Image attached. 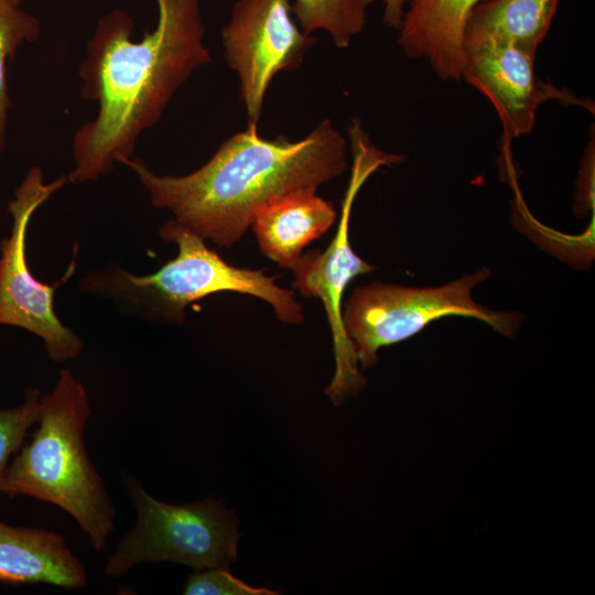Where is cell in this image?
<instances>
[{"mask_svg": "<svg viewBox=\"0 0 595 595\" xmlns=\"http://www.w3.org/2000/svg\"><path fill=\"white\" fill-rule=\"evenodd\" d=\"M158 23L132 39L133 20L105 14L79 66L82 96L98 104L73 137L72 184L95 182L130 159L142 132L162 118L177 89L212 60L204 44L201 0H156Z\"/></svg>", "mask_w": 595, "mask_h": 595, "instance_id": "cell-1", "label": "cell"}, {"mask_svg": "<svg viewBox=\"0 0 595 595\" xmlns=\"http://www.w3.org/2000/svg\"><path fill=\"white\" fill-rule=\"evenodd\" d=\"M407 0H383V23L390 28L398 30L401 26L404 3Z\"/></svg>", "mask_w": 595, "mask_h": 595, "instance_id": "cell-19", "label": "cell"}, {"mask_svg": "<svg viewBox=\"0 0 595 595\" xmlns=\"http://www.w3.org/2000/svg\"><path fill=\"white\" fill-rule=\"evenodd\" d=\"M160 236L178 247L176 257L160 269L137 275L110 263L88 272L80 281V290L111 299L129 312L167 324H183L188 304L223 291L250 294L268 302L285 324L303 322L294 292L277 285L272 277L261 270L229 264L208 248L204 239L174 219L160 228Z\"/></svg>", "mask_w": 595, "mask_h": 595, "instance_id": "cell-4", "label": "cell"}, {"mask_svg": "<svg viewBox=\"0 0 595 595\" xmlns=\"http://www.w3.org/2000/svg\"><path fill=\"white\" fill-rule=\"evenodd\" d=\"M559 0H485L470 12L464 41L496 39L536 50L547 35Z\"/></svg>", "mask_w": 595, "mask_h": 595, "instance_id": "cell-14", "label": "cell"}, {"mask_svg": "<svg viewBox=\"0 0 595 595\" xmlns=\"http://www.w3.org/2000/svg\"><path fill=\"white\" fill-rule=\"evenodd\" d=\"M314 190L296 191L273 199L255 215L251 227L264 256L284 269L295 266L303 248L336 220L334 205Z\"/></svg>", "mask_w": 595, "mask_h": 595, "instance_id": "cell-13", "label": "cell"}, {"mask_svg": "<svg viewBox=\"0 0 595 595\" xmlns=\"http://www.w3.org/2000/svg\"><path fill=\"white\" fill-rule=\"evenodd\" d=\"M91 413L84 386L62 369L54 390L41 397L36 429L8 466L0 493L29 496L69 513L95 550L115 528V510L85 446Z\"/></svg>", "mask_w": 595, "mask_h": 595, "instance_id": "cell-3", "label": "cell"}, {"mask_svg": "<svg viewBox=\"0 0 595 595\" xmlns=\"http://www.w3.org/2000/svg\"><path fill=\"white\" fill-rule=\"evenodd\" d=\"M186 595H274L278 594L266 587L250 586L234 576L228 567H209L195 570L183 587Z\"/></svg>", "mask_w": 595, "mask_h": 595, "instance_id": "cell-18", "label": "cell"}, {"mask_svg": "<svg viewBox=\"0 0 595 595\" xmlns=\"http://www.w3.org/2000/svg\"><path fill=\"white\" fill-rule=\"evenodd\" d=\"M14 0H0V153L7 144V123L10 99L7 85V63L19 46L34 42L41 34L39 21L21 10Z\"/></svg>", "mask_w": 595, "mask_h": 595, "instance_id": "cell-16", "label": "cell"}, {"mask_svg": "<svg viewBox=\"0 0 595 595\" xmlns=\"http://www.w3.org/2000/svg\"><path fill=\"white\" fill-rule=\"evenodd\" d=\"M18 4H21L24 0H14Z\"/></svg>", "mask_w": 595, "mask_h": 595, "instance_id": "cell-20", "label": "cell"}, {"mask_svg": "<svg viewBox=\"0 0 595 595\" xmlns=\"http://www.w3.org/2000/svg\"><path fill=\"white\" fill-rule=\"evenodd\" d=\"M41 397L40 390L29 388L21 405L0 409V487L10 456L22 447L29 429L36 422Z\"/></svg>", "mask_w": 595, "mask_h": 595, "instance_id": "cell-17", "label": "cell"}, {"mask_svg": "<svg viewBox=\"0 0 595 595\" xmlns=\"http://www.w3.org/2000/svg\"><path fill=\"white\" fill-rule=\"evenodd\" d=\"M0 582L77 589L86 585L87 574L63 536L0 521Z\"/></svg>", "mask_w": 595, "mask_h": 595, "instance_id": "cell-12", "label": "cell"}, {"mask_svg": "<svg viewBox=\"0 0 595 595\" xmlns=\"http://www.w3.org/2000/svg\"><path fill=\"white\" fill-rule=\"evenodd\" d=\"M375 0H292V11L301 30L311 34L325 30L339 48L365 26L367 8Z\"/></svg>", "mask_w": 595, "mask_h": 595, "instance_id": "cell-15", "label": "cell"}, {"mask_svg": "<svg viewBox=\"0 0 595 595\" xmlns=\"http://www.w3.org/2000/svg\"><path fill=\"white\" fill-rule=\"evenodd\" d=\"M221 42L225 61L239 77L248 125L257 126L273 77L299 68L316 39L293 20L292 0H237Z\"/></svg>", "mask_w": 595, "mask_h": 595, "instance_id": "cell-9", "label": "cell"}, {"mask_svg": "<svg viewBox=\"0 0 595 595\" xmlns=\"http://www.w3.org/2000/svg\"><path fill=\"white\" fill-rule=\"evenodd\" d=\"M347 143L329 119L306 137L266 139L256 125L226 140L196 171L158 175L139 159H125L153 206L219 247H231L251 227L256 213L283 195L314 190L347 169Z\"/></svg>", "mask_w": 595, "mask_h": 595, "instance_id": "cell-2", "label": "cell"}, {"mask_svg": "<svg viewBox=\"0 0 595 595\" xmlns=\"http://www.w3.org/2000/svg\"><path fill=\"white\" fill-rule=\"evenodd\" d=\"M122 479L137 520L106 564L109 576L123 575L141 563L173 562L203 570L228 567L237 560L238 521L221 501L208 497L170 505L153 498L137 478Z\"/></svg>", "mask_w": 595, "mask_h": 595, "instance_id": "cell-6", "label": "cell"}, {"mask_svg": "<svg viewBox=\"0 0 595 595\" xmlns=\"http://www.w3.org/2000/svg\"><path fill=\"white\" fill-rule=\"evenodd\" d=\"M487 268L466 273L437 288H409L383 282L356 288L342 312L343 324L363 369L378 360V350L421 332L445 316L479 320L499 334L513 337L521 316L493 311L472 299V290L490 277Z\"/></svg>", "mask_w": 595, "mask_h": 595, "instance_id": "cell-5", "label": "cell"}, {"mask_svg": "<svg viewBox=\"0 0 595 595\" xmlns=\"http://www.w3.org/2000/svg\"><path fill=\"white\" fill-rule=\"evenodd\" d=\"M536 53V50L502 40L464 41L462 78L490 100L507 139L531 132L539 105L549 98L582 104L572 94H564L537 78Z\"/></svg>", "mask_w": 595, "mask_h": 595, "instance_id": "cell-10", "label": "cell"}, {"mask_svg": "<svg viewBox=\"0 0 595 595\" xmlns=\"http://www.w3.org/2000/svg\"><path fill=\"white\" fill-rule=\"evenodd\" d=\"M348 137L353 167L335 236L325 250L315 249L302 253L292 268L293 289L306 298L320 299L327 314L336 369L325 393L335 404L357 394L366 385V379L358 370L355 349L346 334L342 316V300L349 282L357 275L376 269L358 257L350 246L348 230L353 204L360 187L374 172L404 159L402 155L379 150L357 118L349 123Z\"/></svg>", "mask_w": 595, "mask_h": 595, "instance_id": "cell-7", "label": "cell"}, {"mask_svg": "<svg viewBox=\"0 0 595 595\" xmlns=\"http://www.w3.org/2000/svg\"><path fill=\"white\" fill-rule=\"evenodd\" d=\"M485 0H407L398 44L410 58H428L444 80L462 78L464 30L472 10Z\"/></svg>", "mask_w": 595, "mask_h": 595, "instance_id": "cell-11", "label": "cell"}, {"mask_svg": "<svg viewBox=\"0 0 595 595\" xmlns=\"http://www.w3.org/2000/svg\"><path fill=\"white\" fill-rule=\"evenodd\" d=\"M67 182V176L62 175L45 183L42 169L31 167L8 205L12 228L0 242V325L17 326L41 337L48 356L57 363L76 358L84 347L54 310L55 291L75 273L78 245L73 247V258L63 278L46 284L29 268L26 232L34 212Z\"/></svg>", "mask_w": 595, "mask_h": 595, "instance_id": "cell-8", "label": "cell"}]
</instances>
